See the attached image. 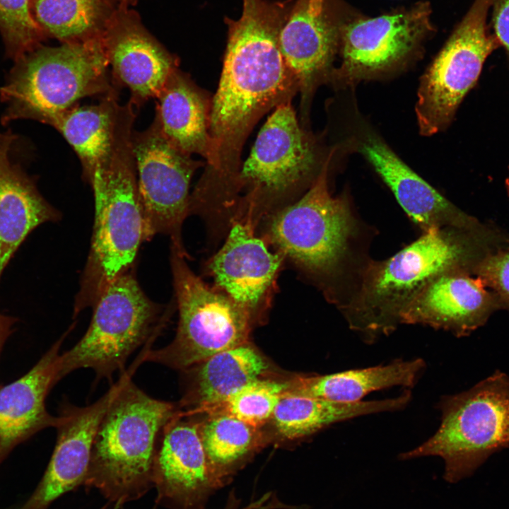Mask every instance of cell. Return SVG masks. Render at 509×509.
Returning a JSON list of instances; mask_svg holds the SVG:
<instances>
[{"label":"cell","mask_w":509,"mask_h":509,"mask_svg":"<svg viewBox=\"0 0 509 509\" xmlns=\"http://www.w3.org/2000/svg\"><path fill=\"white\" fill-rule=\"evenodd\" d=\"M15 136L0 132V279L27 236L60 214L37 190L34 182L10 158Z\"/></svg>","instance_id":"obj_22"},{"label":"cell","mask_w":509,"mask_h":509,"mask_svg":"<svg viewBox=\"0 0 509 509\" xmlns=\"http://www.w3.org/2000/svg\"><path fill=\"white\" fill-rule=\"evenodd\" d=\"M123 382L103 416L83 485L96 488L115 508L142 498L153 485L157 440L179 408L154 399L131 380Z\"/></svg>","instance_id":"obj_4"},{"label":"cell","mask_w":509,"mask_h":509,"mask_svg":"<svg viewBox=\"0 0 509 509\" xmlns=\"http://www.w3.org/2000/svg\"><path fill=\"white\" fill-rule=\"evenodd\" d=\"M188 257L170 246L178 325L173 340L158 349H145L143 361L183 370L211 356L247 343L253 325L231 299L206 283L189 268Z\"/></svg>","instance_id":"obj_10"},{"label":"cell","mask_w":509,"mask_h":509,"mask_svg":"<svg viewBox=\"0 0 509 509\" xmlns=\"http://www.w3.org/2000/svg\"><path fill=\"white\" fill-rule=\"evenodd\" d=\"M121 105L118 95H107L95 105H76L48 123L72 147L81 161L83 177L88 183L111 154Z\"/></svg>","instance_id":"obj_26"},{"label":"cell","mask_w":509,"mask_h":509,"mask_svg":"<svg viewBox=\"0 0 509 509\" xmlns=\"http://www.w3.org/2000/svg\"><path fill=\"white\" fill-rule=\"evenodd\" d=\"M156 99L154 119L165 137L180 150L200 155L208 162L211 103L205 93L178 68Z\"/></svg>","instance_id":"obj_23"},{"label":"cell","mask_w":509,"mask_h":509,"mask_svg":"<svg viewBox=\"0 0 509 509\" xmlns=\"http://www.w3.org/2000/svg\"><path fill=\"white\" fill-rule=\"evenodd\" d=\"M285 259L271 250L249 222H235L205 264L213 286L231 299L252 324L265 318L277 291Z\"/></svg>","instance_id":"obj_15"},{"label":"cell","mask_w":509,"mask_h":509,"mask_svg":"<svg viewBox=\"0 0 509 509\" xmlns=\"http://www.w3.org/2000/svg\"><path fill=\"white\" fill-rule=\"evenodd\" d=\"M290 1L242 0L241 16L228 21V40L217 91L211 104V156L201 177L211 190L232 188L245 141L269 110L298 91L279 45Z\"/></svg>","instance_id":"obj_1"},{"label":"cell","mask_w":509,"mask_h":509,"mask_svg":"<svg viewBox=\"0 0 509 509\" xmlns=\"http://www.w3.org/2000/svg\"><path fill=\"white\" fill-rule=\"evenodd\" d=\"M197 423L211 470L222 485L234 467L255 447V428L227 414H212Z\"/></svg>","instance_id":"obj_29"},{"label":"cell","mask_w":509,"mask_h":509,"mask_svg":"<svg viewBox=\"0 0 509 509\" xmlns=\"http://www.w3.org/2000/svg\"><path fill=\"white\" fill-rule=\"evenodd\" d=\"M31 8L46 37L68 43L101 37L116 8L103 0H31Z\"/></svg>","instance_id":"obj_28"},{"label":"cell","mask_w":509,"mask_h":509,"mask_svg":"<svg viewBox=\"0 0 509 509\" xmlns=\"http://www.w3.org/2000/svg\"><path fill=\"white\" fill-rule=\"evenodd\" d=\"M411 398V392L406 390L392 398L338 403L286 391L271 418L277 432L283 438L293 440L311 435L339 421L399 410L407 405Z\"/></svg>","instance_id":"obj_27"},{"label":"cell","mask_w":509,"mask_h":509,"mask_svg":"<svg viewBox=\"0 0 509 509\" xmlns=\"http://www.w3.org/2000/svg\"><path fill=\"white\" fill-rule=\"evenodd\" d=\"M101 37L40 46L15 61L1 91L4 123L52 119L86 97L118 95Z\"/></svg>","instance_id":"obj_7"},{"label":"cell","mask_w":509,"mask_h":509,"mask_svg":"<svg viewBox=\"0 0 509 509\" xmlns=\"http://www.w3.org/2000/svg\"><path fill=\"white\" fill-rule=\"evenodd\" d=\"M0 33L6 55L14 62L47 38L34 18L31 0H0Z\"/></svg>","instance_id":"obj_31"},{"label":"cell","mask_w":509,"mask_h":509,"mask_svg":"<svg viewBox=\"0 0 509 509\" xmlns=\"http://www.w3.org/2000/svg\"><path fill=\"white\" fill-rule=\"evenodd\" d=\"M16 319L0 313V355L3 347L11 334Z\"/></svg>","instance_id":"obj_34"},{"label":"cell","mask_w":509,"mask_h":509,"mask_svg":"<svg viewBox=\"0 0 509 509\" xmlns=\"http://www.w3.org/2000/svg\"><path fill=\"white\" fill-rule=\"evenodd\" d=\"M335 151L324 153L317 137L300 124L291 102L276 107L236 176L225 221L250 222L257 229L309 189Z\"/></svg>","instance_id":"obj_3"},{"label":"cell","mask_w":509,"mask_h":509,"mask_svg":"<svg viewBox=\"0 0 509 509\" xmlns=\"http://www.w3.org/2000/svg\"><path fill=\"white\" fill-rule=\"evenodd\" d=\"M476 274L509 306V249L487 256L476 267Z\"/></svg>","instance_id":"obj_32"},{"label":"cell","mask_w":509,"mask_h":509,"mask_svg":"<svg viewBox=\"0 0 509 509\" xmlns=\"http://www.w3.org/2000/svg\"><path fill=\"white\" fill-rule=\"evenodd\" d=\"M267 368L264 358L247 343L219 352L183 370L188 382L180 406L187 408L189 414L203 413L259 379Z\"/></svg>","instance_id":"obj_24"},{"label":"cell","mask_w":509,"mask_h":509,"mask_svg":"<svg viewBox=\"0 0 509 509\" xmlns=\"http://www.w3.org/2000/svg\"><path fill=\"white\" fill-rule=\"evenodd\" d=\"M505 185H506L508 194L509 195V173H508V175L505 180Z\"/></svg>","instance_id":"obj_36"},{"label":"cell","mask_w":509,"mask_h":509,"mask_svg":"<svg viewBox=\"0 0 509 509\" xmlns=\"http://www.w3.org/2000/svg\"><path fill=\"white\" fill-rule=\"evenodd\" d=\"M492 6L493 35L509 55V0H493Z\"/></svg>","instance_id":"obj_33"},{"label":"cell","mask_w":509,"mask_h":509,"mask_svg":"<svg viewBox=\"0 0 509 509\" xmlns=\"http://www.w3.org/2000/svg\"><path fill=\"white\" fill-rule=\"evenodd\" d=\"M82 338L59 355L60 380L80 368H91L96 380L112 381L125 372L128 358L141 345L152 344L168 323L172 310L151 300L131 270L111 282L95 305Z\"/></svg>","instance_id":"obj_9"},{"label":"cell","mask_w":509,"mask_h":509,"mask_svg":"<svg viewBox=\"0 0 509 509\" xmlns=\"http://www.w3.org/2000/svg\"><path fill=\"white\" fill-rule=\"evenodd\" d=\"M117 382L94 403L77 406L64 402L56 426V445L48 466L23 509H47L61 496L83 484L99 424L124 380Z\"/></svg>","instance_id":"obj_19"},{"label":"cell","mask_w":509,"mask_h":509,"mask_svg":"<svg viewBox=\"0 0 509 509\" xmlns=\"http://www.w3.org/2000/svg\"><path fill=\"white\" fill-rule=\"evenodd\" d=\"M426 367L421 358L395 360L386 365L300 378L287 392L338 403L362 401L368 394L394 386L413 387Z\"/></svg>","instance_id":"obj_25"},{"label":"cell","mask_w":509,"mask_h":509,"mask_svg":"<svg viewBox=\"0 0 509 509\" xmlns=\"http://www.w3.org/2000/svg\"><path fill=\"white\" fill-rule=\"evenodd\" d=\"M132 148L144 220V240L157 234L187 255L182 228L189 215L191 179L202 163L172 145L153 119L141 131H133Z\"/></svg>","instance_id":"obj_13"},{"label":"cell","mask_w":509,"mask_h":509,"mask_svg":"<svg viewBox=\"0 0 509 509\" xmlns=\"http://www.w3.org/2000/svg\"><path fill=\"white\" fill-rule=\"evenodd\" d=\"M493 2L474 1L422 76L415 106L421 134L431 136L447 127L486 59L499 47L486 23Z\"/></svg>","instance_id":"obj_12"},{"label":"cell","mask_w":509,"mask_h":509,"mask_svg":"<svg viewBox=\"0 0 509 509\" xmlns=\"http://www.w3.org/2000/svg\"><path fill=\"white\" fill-rule=\"evenodd\" d=\"M496 305L479 277L458 270L424 287L401 313L399 324H423L462 337L485 324Z\"/></svg>","instance_id":"obj_20"},{"label":"cell","mask_w":509,"mask_h":509,"mask_svg":"<svg viewBox=\"0 0 509 509\" xmlns=\"http://www.w3.org/2000/svg\"><path fill=\"white\" fill-rule=\"evenodd\" d=\"M332 158L309 189L262 221L257 233L337 303V285L351 256L358 226L347 198L329 192Z\"/></svg>","instance_id":"obj_5"},{"label":"cell","mask_w":509,"mask_h":509,"mask_svg":"<svg viewBox=\"0 0 509 509\" xmlns=\"http://www.w3.org/2000/svg\"><path fill=\"white\" fill-rule=\"evenodd\" d=\"M116 86L127 88L130 102L141 107L156 98L179 61L144 27L139 15L127 6L116 8L101 36Z\"/></svg>","instance_id":"obj_16"},{"label":"cell","mask_w":509,"mask_h":509,"mask_svg":"<svg viewBox=\"0 0 509 509\" xmlns=\"http://www.w3.org/2000/svg\"><path fill=\"white\" fill-rule=\"evenodd\" d=\"M136 112L124 108L111 154L89 184L95 201L90 247L74 304L76 317L106 287L131 270L144 240V220L132 148Z\"/></svg>","instance_id":"obj_2"},{"label":"cell","mask_w":509,"mask_h":509,"mask_svg":"<svg viewBox=\"0 0 509 509\" xmlns=\"http://www.w3.org/2000/svg\"><path fill=\"white\" fill-rule=\"evenodd\" d=\"M436 432L399 456H438L443 477L456 483L472 474L493 454L509 448V375L496 370L469 390L441 397Z\"/></svg>","instance_id":"obj_8"},{"label":"cell","mask_w":509,"mask_h":509,"mask_svg":"<svg viewBox=\"0 0 509 509\" xmlns=\"http://www.w3.org/2000/svg\"><path fill=\"white\" fill-rule=\"evenodd\" d=\"M356 119L346 144L369 163L411 221L423 233L464 227L466 216L406 165L365 122Z\"/></svg>","instance_id":"obj_18"},{"label":"cell","mask_w":509,"mask_h":509,"mask_svg":"<svg viewBox=\"0 0 509 509\" xmlns=\"http://www.w3.org/2000/svg\"><path fill=\"white\" fill-rule=\"evenodd\" d=\"M359 12L344 0H296L291 5L280 33L279 45L298 85L304 127L315 90L331 81L342 29Z\"/></svg>","instance_id":"obj_14"},{"label":"cell","mask_w":509,"mask_h":509,"mask_svg":"<svg viewBox=\"0 0 509 509\" xmlns=\"http://www.w3.org/2000/svg\"><path fill=\"white\" fill-rule=\"evenodd\" d=\"M69 332L24 375L0 387V464L17 445L45 428L57 426L59 416L47 411L46 398L60 380L59 350Z\"/></svg>","instance_id":"obj_21"},{"label":"cell","mask_w":509,"mask_h":509,"mask_svg":"<svg viewBox=\"0 0 509 509\" xmlns=\"http://www.w3.org/2000/svg\"><path fill=\"white\" fill-rule=\"evenodd\" d=\"M288 387V382L259 378L203 413L230 415L257 428L272 417L282 394Z\"/></svg>","instance_id":"obj_30"},{"label":"cell","mask_w":509,"mask_h":509,"mask_svg":"<svg viewBox=\"0 0 509 509\" xmlns=\"http://www.w3.org/2000/svg\"><path fill=\"white\" fill-rule=\"evenodd\" d=\"M114 8L135 5L139 0H103Z\"/></svg>","instance_id":"obj_35"},{"label":"cell","mask_w":509,"mask_h":509,"mask_svg":"<svg viewBox=\"0 0 509 509\" xmlns=\"http://www.w3.org/2000/svg\"><path fill=\"white\" fill-rule=\"evenodd\" d=\"M158 504L168 509H200L221 486L209 463L198 423L177 412L158 436L153 465Z\"/></svg>","instance_id":"obj_17"},{"label":"cell","mask_w":509,"mask_h":509,"mask_svg":"<svg viewBox=\"0 0 509 509\" xmlns=\"http://www.w3.org/2000/svg\"><path fill=\"white\" fill-rule=\"evenodd\" d=\"M449 228L424 232L390 258L365 265L355 293L340 306L351 329L367 342L390 334L424 287L444 274L462 270L466 247Z\"/></svg>","instance_id":"obj_6"},{"label":"cell","mask_w":509,"mask_h":509,"mask_svg":"<svg viewBox=\"0 0 509 509\" xmlns=\"http://www.w3.org/2000/svg\"><path fill=\"white\" fill-rule=\"evenodd\" d=\"M432 6L419 1L377 16L359 12L344 26L339 56L331 81L348 87L391 74L416 59L435 32Z\"/></svg>","instance_id":"obj_11"}]
</instances>
